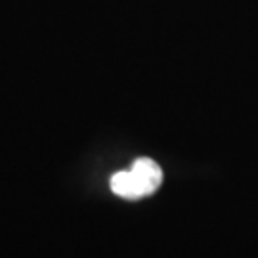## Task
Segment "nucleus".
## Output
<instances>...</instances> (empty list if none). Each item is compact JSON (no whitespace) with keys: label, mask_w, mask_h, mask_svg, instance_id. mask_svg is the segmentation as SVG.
<instances>
[{"label":"nucleus","mask_w":258,"mask_h":258,"mask_svg":"<svg viewBox=\"0 0 258 258\" xmlns=\"http://www.w3.org/2000/svg\"><path fill=\"white\" fill-rule=\"evenodd\" d=\"M111 191L122 199H128V201H136V199L146 197L142 185L130 168L128 170H119L111 176Z\"/></svg>","instance_id":"nucleus-2"},{"label":"nucleus","mask_w":258,"mask_h":258,"mask_svg":"<svg viewBox=\"0 0 258 258\" xmlns=\"http://www.w3.org/2000/svg\"><path fill=\"white\" fill-rule=\"evenodd\" d=\"M130 170L134 172V176H136V180L142 185L146 197L155 194L157 189H159V185L163 184V170H161V166L157 165L155 161L148 159V157L136 159L132 163V166H130Z\"/></svg>","instance_id":"nucleus-1"}]
</instances>
